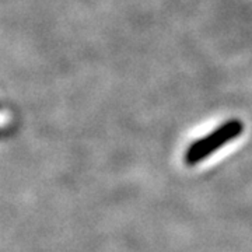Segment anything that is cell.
Returning <instances> with one entry per match:
<instances>
[{
  "instance_id": "cell-1",
  "label": "cell",
  "mask_w": 252,
  "mask_h": 252,
  "mask_svg": "<svg viewBox=\"0 0 252 252\" xmlns=\"http://www.w3.org/2000/svg\"><path fill=\"white\" fill-rule=\"evenodd\" d=\"M243 132V124L240 121H228L221 126H219L215 132L207 135L203 139H199L198 142L189 146L188 152L185 154V161L189 165H193L200 160L209 157L215 153L217 149L228 143L234 137H238Z\"/></svg>"
}]
</instances>
